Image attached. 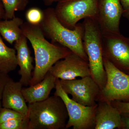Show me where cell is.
I'll return each mask as SVG.
<instances>
[{
	"mask_svg": "<svg viewBox=\"0 0 129 129\" xmlns=\"http://www.w3.org/2000/svg\"><path fill=\"white\" fill-rule=\"evenodd\" d=\"M96 19L102 34L119 33L123 10L120 0H98Z\"/></svg>",
	"mask_w": 129,
	"mask_h": 129,
	"instance_id": "obj_11",
	"label": "cell"
},
{
	"mask_svg": "<svg viewBox=\"0 0 129 129\" xmlns=\"http://www.w3.org/2000/svg\"><path fill=\"white\" fill-rule=\"evenodd\" d=\"M28 117L14 119L0 124V129H28Z\"/></svg>",
	"mask_w": 129,
	"mask_h": 129,
	"instance_id": "obj_20",
	"label": "cell"
},
{
	"mask_svg": "<svg viewBox=\"0 0 129 129\" xmlns=\"http://www.w3.org/2000/svg\"><path fill=\"white\" fill-rule=\"evenodd\" d=\"M60 0H50V2L51 5L53 3L55 2H57Z\"/></svg>",
	"mask_w": 129,
	"mask_h": 129,
	"instance_id": "obj_28",
	"label": "cell"
},
{
	"mask_svg": "<svg viewBox=\"0 0 129 129\" xmlns=\"http://www.w3.org/2000/svg\"><path fill=\"white\" fill-rule=\"evenodd\" d=\"M83 24V46L88 57L91 76L102 90L107 81L103 63L102 33L95 19H85Z\"/></svg>",
	"mask_w": 129,
	"mask_h": 129,
	"instance_id": "obj_4",
	"label": "cell"
},
{
	"mask_svg": "<svg viewBox=\"0 0 129 129\" xmlns=\"http://www.w3.org/2000/svg\"><path fill=\"white\" fill-rule=\"evenodd\" d=\"M123 8V16L129 21V0H120Z\"/></svg>",
	"mask_w": 129,
	"mask_h": 129,
	"instance_id": "obj_24",
	"label": "cell"
},
{
	"mask_svg": "<svg viewBox=\"0 0 129 129\" xmlns=\"http://www.w3.org/2000/svg\"><path fill=\"white\" fill-rule=\"evenodd\" d=\"M103 57L129 74V38L119 33L102 34Z\"/></svg>",
	"mask_w": 129,
	"mask_h": 129,
	"instance_id": "obj_8",
	"label": "cell"
},
{
	"mask_svg": "<svg viewBox=\"0 0 129 129\" xmlns=\"http://www.w3.org/2000/svg\"><path fill=\"white\" fill-rule=\"evenodd\" d=\"M48 73L57 79L71 80L77 77L91 76L88 62L72 52L62 60L58 61Z\"/></svg>",
	"mask_w": 129,
	"mask_h": 129,
	"instance_id": "obj_10",
	"label": "cell"
},
{
	"mask_svg": "<svg viewBox=\"0 0 129 129\" xmlns=\"http://www.w3.org/2000/svg\"><path fill=\"white\" fill-rule=\"evenodd\" d=\"M122 117L111 102H99L96 111L95 129L122 128Z\"/></svg>",
	"mask_w": 129,
	"mask_h": 129,
	"instance_id": "obj_14",
	"label": "cell"
},
{
	"mask_svg": "<svg viewBox=\"0 0 129 129\" xmlns=\"http://www.w3.org/2000/svg\"><path fill=\"white\" fill-rule=\"evenodd\" d=\"M98 0H60L54 8L56 16L63 25L74 28L82 19H96Z\"/></svg>",
	"mask_w": 129,
	"mask_h": 129,
	"instance_id": "obj_5",
	"label": "cell"
},
{
	"mask_svg": "<svg viewBox=\"0 0 129 129\" xmlns=\"http://www.w3.org/2000/svg\"><path fill=\"white\" fill-rule=\"evenodd\" d=\"M24 22L16 16L11 19L0 20V35L9 44H13L23 35L21 28Z\"/></svg>",
	"mask_w": 129,
	"mask_h": 129,
	"instance_id": "obj_16",
	"label": "cell"
},
{
	"mask_svg": "<svg viewBox=\"0 0 129 129\" xmlns=\"http://www.w3.org/2000/svg\"><path fill=\"white\" fill-rule=\"evenodd\" d=\"M14 47L17 52V63L19 67L18 74L21 78L19 81L23 86H27L29 85L34 68L33 58L27 45V39L24 35L15 42Z\"/></svg>",
	"mask_w": 129,
	"mask_h": 129,
	"instance_id": "obj_13",
	"label": "cell"
},
{
	"mask_svg": "<svg viewBox=\"0 0 129 129\" xmlns=\"http://www.w3.org/2000/svg\"><path fill=\"white\" fill-rule=\"evenodd\" d=\"M26 117L13 109L2 107L0 111V124L14 119L23 118Z\"/></svg>",
	"mask_w": 129,
	"mask_h": 129,
	"instance_id": "obj_21",
	"label": "cell"
},
{
	"mask_svg": "<svg viewBox=\"0 0 129 129\" xmlns=\"http://www.w3.org/2000/svg\"><path fill=\"white\" fill-rule=\"evenodd\" d=\"M44 19L40 27L45 37L51 42L68 48L88 62L83 46L84 28L83 23H78L73 29L68 28L58 19L54 8H48L44 10Z\"/></svg>",
	"mask_w": 129,
	"mask_h": 129,
	"instance_id": "obj_2",
	"label": "cell"
},
{
	"mask_svg": "<svg viewBox=\"0 0 129 129\" xmlns=\"http://www.w3.org/2000/svg\"><path fill=\"white\" fill-rule=\"evenodd\" d=\"M125 117H122V128L129 129V115Z\"/></svg>",
	"mask_w": 129,
	"mask_h": 129,
	"instance_id": "obj_25",
	"label": "cell"
},
{
	"mask_svg": "<svg viewBox=\"0 0 129 129\" xmlns=\"http://www.w3.org/2000/svg\"><path fill=\"white\" fill-rule=\"evenodd\" d=\"M44 1L45 5L47 6H50L51 5L50 0H44Z\"/></svg>",
	"mask_w": 129,
	"mask_h": 129,
	"instance_id": "obj_27",
	"label": "cell"
},
{
	"mask_svg": "<svg viewBox=\"0 0 129 129\" xmlns=\"http://www.w3.org/2000/svg\"><path fill=\"white\" fill-rule=\"evenodd\" d=\"M44 11L38 7L31 8L27 10L25 14L27 22L30 24L40 25L44 19Z\"/></svg>",
	"mask_w": 129,
	"mask_h": 129,
	"instance_id": "obj_19",
	"label": "cell"
},
{
	"mask_svg": "<svg viewBox=\"0 0 129 129\" xmlns=\"http://www.w3.org/2000/svg\"><path fill=\"white\" fill-rule=\"evenodd\" d=\"M17 66L16 50L7 46L0 35V72L8 74Z\"/></svg>",
	"mask_w": 129,
	"mask_h": 129,
	"instance_id": "obj_17",
	"label": "cell"
},
{
	"mask_svg": "<svg viewBox=\"0 0 129 129\" xmlns=\"http://www.w3.org/2000/svg\"><path fill=\"white\" fill-rule=\"evenodd\" d=\"M5 11V19H9L15 16V12L25 9L29 0H1Z\"/></svg>",
	"mask_w": 129,
	"mask_h": 129,
	"instance_id": "obj_18",
	"label": "cell"
},
{
	"mask_svg": "<svg viewBox=\"0 0 129 129\" xmlns=\"http://www.w3.org/2000/svg\"><path fill=\"white\" fill-rule=\"evenodd\" d=\"M9 79L10 78L8 74L3 73L0 72V111L3 107L2 99L3 90L5 85Z\"/></svg>",
	"mask_w": 129,
	"mask_h": 129,
	"instance_id": "obj_23",
	"label": "cell"
},
{
	"mask_svg": "<svg viewBox=\"0 0 129 129\" xmlns=\"http://www.w3.org/2000/svg\"><path fill=\"white\" fill-rule=\"evenodd\" d=\"M23 86L20 81H14L10 78L3 90L2 106L28 117V106L22 92Z\"/></svg>",
	"mask_w": 129,
	"mask_h": 129,
	"instance_id": "obj_12",
	"label": "cell"
},
{
	"mask_svg": "<svg viewBox=\"0 0 129 129\" xmlns=\"http://www.w3.org/2000/svg\"><path fill=\"white\" fill-rule=\"evenodd\" d=\"M111 103L113 106L117 109L121 114H129V102L114 101Z\"/></svg>",
	"mask_w": 129,
	"mask_h": 129,
	"instance_id": "obj_22",
	"label": "cell"
},
{
	"mask_svg": "<svg viewBox=\"0 0 129 129\" xmlns=\"http://www.w3.org/2000/svg\"><path fill=\"white\" fill-rule=\"evenodd\" d=\"M55 89L54 95L62 99L67 108L68 119L66 128L71 127L73 129L94 128L95 115L98 104L88 107L74 101L63 89L59 79H57Z\"/></svg>",
	"mask_w": 129,
	"mask_h": 129,
	"instance_id": "obj_7",
	"label": "cell"
},
{
	"mask_svg": "<svg viewBox=\"0 0 129 129\" xmlns=\"http://www.w3.org/2000/svg\"><path fill=\"white\" fill-rule=\"evenodd\" d=\"M5 17V11L3 6L0 2V19L4 18Z\"/></svg>",
	"mask_w": 129,
	"mask_h": 129,
	"instance_id": "obj_26",
	"label": "cell"
},
{
	"mask_svg": "<svg viewBox=\"0 0 129 129\" xmlns=\"http://www.w3.org/2000/svg\"><path fill=\"white\" fill-rule=\"evenodd\" d=\"M28 106V129L66 128L68 115L60 97L54 95Z\"/></svg>",
	"mask_w": 129,
	"mask_h": 129,
	"instance_id": "obj_3",
	"label": "cell"
},
{
	"mask_svg": "<svg viewBox=\"0 0 129 129\" xmlns=\"http://www.w3.org/2000/svg\"><path fill=\"white\" fill-rule=\"evenodd\" d=\"M21 28L34 52L35 67L29 85H33L42 80L57 62L72 52L65 47L48 41L40 25L26 22Z\"/></svg>",
	"mask_w": 129,
	"mask_h": 129,
	"instance_id": "obj_1",
	"label": "cell"
},
{
	"mask_svg": "<svg viewBox=\"0 0 129 129\" xmlns=\"http://www.w3.org/2000/svg\"><path fill=\"white\" fill-rule=\"evenodd\" d=\"M57 78L48 73L39 83L27 88H23L22 92L28 104L44 101L48 98L51 91L55 88Z\"/></svg>",
	"mask_w": 129,
	"mask_h": 129,
	"instance_id": "obj_15",
	"label": "cell"
},
{
	"mask_svg": "<svg viewBox=\"0 0 129 129\" xmlns=\"http://www.w3.org/2000/svg\"><path fill=\"white\" fill-rule=\"evenodd\" d=\"M107 75L106 85L101 90L97 101L129 102V74L103 57Z\"/></svg>",
	"mask_w": 129,
	"mask_h": 129,
	"instance_id": "obj_6",
	"label": "cell"
},
{
	"mask_svg": "<svg viewBox=\"0 0 129 129\" xmlns=\"http://www.w3.org/2000/svg\"><path fill=\"white\" fill-rule=\"evenodd\" d=\"M64 92L71 95L72 99L83 106H96L101 89L91 76L71 80H60Z\"/></svg>",
	"mask_w": 129,
	"mask_h": 129,
	"instance_id": "obj_9",
	"label": "cell"
}]
</instances>
